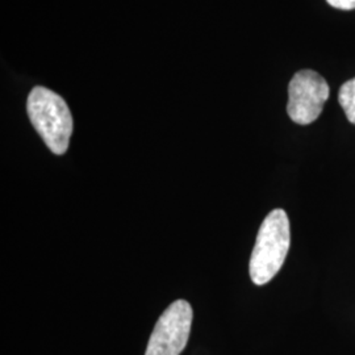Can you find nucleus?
Listing matches in <instances>:
<instances>
[{"label":"nucleus","instance_id":"f257e3e1","mask_svg":"<svg viewBox=\"0 0 355 355\" xmlns=\"http://www.w3.org/2000/svg\"><path fill=\"white\" fill-rule=\"evenodd\" d=\"M291 245L288 216L283 209L271 211L258 230L250 258V278L254 284L263 286L283 266Z\"/></svg>","mask_w":355,"mask_h":355},{"label":"nucleus","instance_id":"f03ea898","mask_svg":"<svg viewBox=\"0 0 355 355\" xmlns=\"http://www.w3.org/2000/svg\"><path fill=\"white\" fill-rule=\"evenodd\" d=\"M26 110L32 125L51 152L62 155L67 152L73 133V117L64 99L46 87L31 91Z\"/></svg>","mask_w":355,"mask_h":355},{"label":"nucleus","instance_id":"7ed1b4c3","mask_svg":"<svg viewBox=\"0 0 355 355\" xmlns=\"http://www.w3.org/2000/svg\"><path fill=\"white\" fill-rule=\"evenodd\" d=\"M327 80L313 70L296 73L288 85L287 112L292 121L308 125L316 121L329 99Z\"/></svg>","mask_w":355,"mask_h":355},{"label":"nucleus","instance_id":"20e7f679","mask_svg":"<svg viewBox=\"0 0 355 355\" xmlns=\"http://www.w3.org/2000/svg\"><path fill=\"white\" fill-rule=\"evenodd\" d=\"M191 325L190 303L177 300L157 321L145 355H180L189 343Z\"/></svg>","mask_w":355,"mask_h":355},{"label":"nucleus","instance_id":"39448f33","mask_svg":"<svg viewBox=\"0 0 355 355\" xmlns=\"http://www.w3.org/2000/svg\"><path fill=\"white\" fill-rule=\"evenodd\" d=\"M338 102L341 104L347 120L355 125V78L345 82L340 92H338Z\"/></svg>","mask_w":355,"mask_h":355},{"label":"nucleus","instance_id":"423d86ee","mask_svg":"<svg viewBox=\"0 0 355 355\" xmlns=\"http://www.w3.org/2000/svg\"><path fill=\"white\" fill-rule=\"evenodd\" d=\"M331 7L338 10H354L355 0H327Z\"/></svg>","mask_w":355,"mask_h":355}]
</instances>
